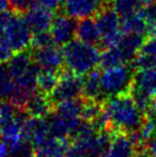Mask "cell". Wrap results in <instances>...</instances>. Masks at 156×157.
<instances>
[{
  "instance_id": "17",
  "label": "cell",
  "mask_w": 156,
  "mask_h": 157,
  "mask_svg": "<svg viewBox=\"0 0 156 157\" xmlns=\"http://www.w3.org/2000/svg\"><path fill=\"white\" fill-rule=\"evenodd\" d=\"M101 72H102V68L96 67L95 70L91 71L83 76L82 91H81L82 97L89 99L105 101L101 91Z\"/></svg>"
},
{
  "instance_id": "19",
  "label": "cell",
  "mask_w": 156,
  "mask_h": 157,
  "mask_svg": "<svg viewBox=\"0 0 156 157\" xmlns=\"http://www.w3.org/2000/svg\"><path fill=\"white\" fill-rule=\"evenodd\" d=\"M121 28L123 33H138L148 36V26L140 11L135 14L122 17Z\"/></svg>"
},
{
  "instance_id": "12",
  "label": "cell",
  "mask_w": 156,
  "mask_h": 157,
  "mask_svg": "<svg viewBox=\"0 0 156 157\" xmlns=\"http://www.w3.org/2000/svg\"><path fill=\"white\" fill-rule=\"evenodd\" d=\"M138 147L128 134L115 132L108 150L103 157H134Z\"/></svg>"
},
{
  "instance_id": "9",
  "label": "cell",
  "mask_w": 156,
  "mask_h": 157,
  "mask_svg": "<svg viewBox=\"0 0 156 157\" xmlns=\"http://www.w3.org/2000/svg\"><path fill=\"white\" fill-rule=\"evenodd\" d=\"M49 136L51 135L47 118L28 117L21 130V137L25 142L30 143L32 147H36Z\"/></svg>"
},
{
  "instance_id": "5",
  "label": "cell",
  "mask_w": 156,
  "mask_h": 157,
  "mask_svg": "<svg viewBox=\"0 0 156 157\" xmlns=\"http://www.w3.org/2000/svg\"><path fill=\"white\" fill-rule=\"evenodd\" d=\"M21 13L16 12H13L11 14L3 33L15 52L25 50L30 47L33 36L31 29L26 23L25 17L21 16Z\"/></svg>"
},
{
  "instance_id": "18",
  "label": "cell",
  "mask_w": 156,
  "mask_h": 157,
  "mask_svg": "<svg viewBox=\"0 0 156 157\" xmlns=\"http://www.w3.org/2000/svg\"><path fill=\"white\" fill-rule=\"evenodd\" d=\"M32 62H33V59H32L31 49H25L13 55L12 58L6 62V66L12 78L15 79L23 75Z\"/></svg>"
},
{
  "instance_id": "28",
  "label": "cell",
  "mask_w": 156,
  "mask_h": 157,
  "mask_svg": "<svg viewBox=\"0 0 156 157\" xmlns=\"http://www.w3.org/2000/svg\"><path fill=\"white\" fill-rule=\"evenodd\" d=\"M36 0H10L11 9L13 12L16 13H25Z\"/></svg>"
},
{
  "instance_id": "23",
  "label": "cell",
  "mask_w": 156,
  "mask_h": 157,
  "mask_svg": "<svg viewBox=\"0 0 156 157\" xmlns=\"http://www.w3.org/2000/svg\"><path fill=\"white\" fill-rule=\"evenodd\" d=\"M148 26V35L156 34V0L146 3L140 10Z\"/></svg>"
},
{
  "instance_id": "20",
  "label": "cell",
  "mask_w": 156,
  "mask_h": 157,
  "mask_svg": "<svg viewBox=\"0 0 156 157\" xmlns=\"http://www.w3.org/2000/svg\"><path fill=\"white\" fill-rule=\"evenodd\" d=\"M61 73L51 72V71H42L38 75V81H36V88L38 91L41 93L49 96L50 93L54 91L60 79Z\"/></svg>"
},
{
  "instance_id": "25",
  "label": "cell",
  "mask_w": 156,
  "mask_h": 157,
  "mask_svg": "<svg viewBox=\"0 0 156 157\" xmlns=\"http://www.w3.org/2000/svg\"><path fill=\"white\" fill-rule=\"evenodd\" d=\"M14 49L4 34H0V63H6L14 54Z\"/></svg>"
},
{
  "instance_id": "21",
  "label": "cell",
  "mask_w": 156,
  "mask_h": 157,
  "mask_svg": "<svg viewBox=\"0 0 156 157\" xmlns=\"http://www.w3.org/2000/svg\"><path fill=\"white\" fill-rule=\"evenodd\" d=\"M110 3L121 18L138 13L143 6L142 0H111Z\"/></svg>"
},
{
  "instance_id": "10",
  "label": "cell",
  "mask_w": 156,
  "mask_h": 157,
  "mask_svg": "<svg viewBox=\"0 0 156 157\" xmlns=\"http://www.w3.org/2000/svg\"><path fill=\"white\" fill-rule=\"evenodd\" d=\"M111 0H65L63 12L76 19L94 16L102 8L110 4Z\"/></svg>"
},
{
  "instance_id": "33",
  "label": "cell",
  "mask_w": 156,
  "mask_h": 157,
  "mask_svg": "<svg viewBox=\"0 0 156 157\" xmlns=\"http://www.w3.org/2000/svg\"><path fill=\"white\" fill-rule=\"evenodd\" d=\"M151 1H154V0H142V2H143V4L149 3V2H151Z\"/></svg>"
},
{
  "instance_id": "29",
  "label": "cell",
  "mask_w": 156,
  "mask_h": 157,
  "mask_svg": "<svg viewBox=\"0 0 156 157\" xmlns=\"http://www.w3.org/2000/svg\"><path fill=\"white\" fill-rule=\"evenodd\" d=\"M36 2L52 12L57 11L61 6V0H36Z\"/></svg>"
},
{
  "instance_id": "26",
  "label": "cell",
  "mask_w": 156,
  "mask_h": 157,
  "mask_svg": "<svg viewBox=\"0 0 156 157\" xmlns=\"http://www.w3.org/2000/svg\"><path fill=\"white\" fill-rule=\"evenodd\" d=\"M140 55L149 57H156V34L148 35L139 50Z\"/></svg>"
},
{
  "instance_id": "14",
  "label": "cell",
  "mask_w": 156,
  "mask_h": 157,
  "mask_svg": "<svg viewBox=\"0 0 156 157\" xmlns=\"http://www.w3.org/2000/svg\"><path fill=\"white\" fill-rule=\"evenodd\" d=\"M26 113L33 118H47L55 109L54 104L50 101L47 95L36 91L29 97L23 108Z\"/></svg>"
},
{
  "instance_id": "11",
  "label": "cell",
  "mask_w": 156,
  "mask_h": 157,
  "mask_svg": "<svg viewBox=\"0 0 156 157\" xmlns=\"http://www.w3.org/2000/svg\"><path fill=\"white\" fill-rule=\"evenodd\" d=\"M26 23L28 24L32 33H39L44 31H49L51 27L54 12L44 6H40L34 1V3L24 13Z\"/></svg>"
},
{
  "instance_id": "8",
  "label": "cell",
  "mask_w": 156,
  "mask_h": 157,
  "mask_svg": "<svg viewBox=\"0 0 156 157\" xmlns=\"http://www.w3.org/2000/svg\"><path fill=\"white\" fill-rule=\"evenodd\" d=\"M76 25H77L76 18L71 17L64 12L59 13L56 16H54L49 32L54 39L55 44L62 47L72 40H74Z\"/></svg>"
},
{
  "instance_id": "32",
  "label": "cell",
  "mask_w": 156,
  "mask_h": 157,
  "mask_svg": "<svg viewBox=\"0 0 156 157\" xmlns=\"http://www.w3.org/2000/svg\"><path fill=\"white\" fill-rule=\"evenodd\" d=\"M9 9H11L10 0H0V12L9 11Z\"/></svg>"
},
{
  "instance_id": "7",
  "label": "cell",
  "mask_w": 156,
  "mask_h": 157,
  "mask_svg": "<svg viewBox=\"0 0 156 157\" xmlns=\"http://www.w3.org/2000/svg\"><path fill=\"white\" fill-rule=\"evenodd\" d=\"M32 59L42 71L61 73L64 70V58L62 48L51 45L43 48H30Z\"/></svg>"
},
{
  "instance_id": "13",
  "label": "cell",
  "mask_w": 156,
  "mask_h": 157,
  "mask_svg": "<svg viewBox=\"0 0 156 157\" xmlns=\"http://www.w3.org/2000/svg\"><path fill=\"white\" fill-rule=\"evenodd\" d=\"M71 141L67 138L49 136L43 143L33 147L34 157H65Z\"/></svg>"
},
{
  "instance_id": "31",
  "label": "cell",
  "mask_w": 156,
  "mask_h": 157,
  "mask_svg": "<svg viewBox=\"0 0 156 157\" xmlns=\"http://www.w3.org/2000/svg\"><path fill=\"white\" fill-rule=\"evenodd\" d=\"M12 13L9 12V11H4V12H0V34H3L4 29H6V26L8 24L9 19L11 17Z\"/></svg>"
},
{
  "instance_id": "27",
  "label": "cell",
  "mask_w": 156,
  "mask_h": 157,
  "mask_svg": "<svg viewBox=\"0 0 156 157\" xmlns=\"http://www.w3.org/2000/svg\"><path fill=\"white\" fill-rule=\"evenodd\" d=\"M65 157H95L92 152L75 142H71Z\"/></svg>"
},
{
  "instance_id": "34",
  "label": "cell",
  "mask_w": 156,
  "mask_h": 157,
  "mask_svg": "<svg viewBox=\"0 0 156 157\" xmlns=\"http://www.w3.org/2000/svg\"><path fill=\"white\" fill-rule=\"evenodd\" d=\"M0 141H1V135H0Z\"/></svg>"
},
{
  "instance_id": "2",
  "label": "cell",
  "mask_w": 156,
  "mask_h": 157,
  "mask_svg": "<svg viewBox=\"0 0 156 157\" xmlns=\"http://www.w3.org/2000/svg\"><path fill=\"white\" fill-rule=\"evenodd\" d=\"M62 52L64 68L79 76H85L100 66L102 49L98 46L76 39L62 46Z\"/></svg>"
},
{
  "instance_id": "6",
  "label": "cell",
  "mask_w": 156,
  "mask_h": 157,
  "mask_svg": "<svg viewBox=\"0 0 156 157\" xmlns=\"http://www.w3.org/2000/svg\"><path fill=\"white\" fill-rule=\"evenodd\" d=\"M82 82L83 76L76 75L64 68L61 72L60 79H59L56 88L48 96L50 101L54 104V106H56L57 104L63 101L81 96Z\"/></svg>"
},
{
  "instance_id": "4",
  "label": "cell",
  "mask_w": 156,
  "mask_h": 157,
  "mask_svg": "<svg viewBox=\"0 0 156 157\" xmlns=\"http://www.w3.org/2000/svg\"><path fill=\"white\" fill-rule=\"evenodd\" d=\"M94 19L101 33V49L115 46L119 43L123 35L121 28V17L112 6L107 4L102 8L95 15Z\"/></svg>"
},
{
  "instance_id": "3",
  "label": "cell",
  "mask_w": 156,
  "mask_h": 157,
  "mask_svg": "<svg viewBox=\"0 0 156 157\" xmlns=\"http://www.w3.org/2000/svg\"><path fill=\"white\" fill-rule=\"evenodd\" d=\"M135 70L131 64L104 68L101 72V91L104 99L131 91Z\"/></svg>"
},
{
  "instance_id": "1",
  "label": "cell",
  "mask_w": 156,
  "mask_h": 157,
  "mask_svg": "<svg viewBox=\"0 0 156 157\" xmlns=\"http://www.w3.org/2000/svg\"><path fill=\"white\" fill-rule=\"evenodd\" d=\"M104 106L111 130L131 135L141 127L144 114L137 107L131 92L108 97Z\"/></svg>"
},
{
  "instance_id": "30",
  "label": "cell",
  "mask_w": 156,
  "mask_h": 157,
  "mask_svg": "<svg viewBox=\"0 0 156 157\" xmlns=\"http://www.w3.org/2000/svg\"><path fill=\"white\" fill-rule=\"evenodd\" d=\"M143 147L148 157H156V136L146 141Z\"/></svg>"
},
{
  "instance_id": "24",
  "label": "cell",
  "mask_w": 156,
  "mask_h": 157,
  "mask_svg": "<svg viewBox=\"0 0 156 157\" xmlns=\"http://www.w3.org/2000/svg\"><path fill=\"white\" fill-rule=\"evenodd\" d=\"M51 45H56L51 34H50L49 31H44V32L34 33L33 36H32L30 47L43 48V47H47V46H51Z\"/></svg>"
},
{
  "instance_id": "16",
  "label": "cell",
  "mask_w": 156,
  "mask_h": 157,
  "mask_svg": "<svg viewBox=\"0 0 156 157\" xmlns=\"http://www.w3.org/2000/svg\"><path fill=\"white\" fill-rule=\"evenodd\" d=\"M131 88L156 98V67L136 70L134 73Z\"/></svg>"
},
{
  "instance_id": "15",
  "label": "cell",
  "mask_w": 156,
  "mask_h": 157,
  "mask_svg": "<svg viewBox=\"0 0 156 157\" xmlns=\"http://www.w3.org/2000/svg\"><path fill=\"white\" fill-rule=\"evenodd\" d=\"M75 37L81 42L90 45L101 46V33L93 16L83 17L77 21L75 30Z\"/></svg>"
},
{
  "instance_id": "22",
  "label": "cell",
  "mask_w": 156,
  "mask_h": 157,
  "mask_svg": "<svg viewBox=\"0 0 156 157\" xmlns=\"http://www.w3.org/2000/svg\"><path fill=\"white\" fill-rule=\"evenodd\" d=\"M14 79L10 75L6 63H0V101L10 99L14 90Z\"/></svg>"
}]
</instances>
